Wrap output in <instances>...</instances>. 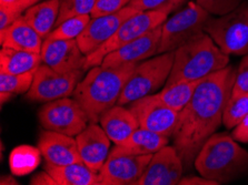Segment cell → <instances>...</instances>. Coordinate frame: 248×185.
I'll return each instance as SVG.
<instances>
[{"label":"cell","instance_id":"d6986e66","mask_svg":"<svg viewBox=\"0 0 248 185\" xmlns=\"http://www.w3.org/2000/svg\"><path fill=\"white\" fill-rule=\"evenodd\" d=\"M100 126L116 145L122 144L139 128L134 113L124 105L116 104L101 114Z\"/></svg>","mask_w":248,"mask_h":185},{"label":"cell","instance_id":"8fae6325","mask_svg":"<svg viewBox=\"0 0 248 185\" xmlns=\"http://www.w3.org/2000/svg\"><path fill=\"white\" fill-rule=\"evenodd\" d=\"M153 154L135 156L112 149L99 171L100 185H137Z\"/></svg>","mask_w":248,"mask_h":185},{"label":"cell","instance_id":"9c48e42d","mask_svg":"<svg viewBox=\"0 0 248 185\" xmlns=\"http://www.w3.org/2000/svg\"><path fill=\"white\" fill-rule=\"evenodd\" d=\"M45 130L76 137L90 123L87 113L74 98L69 97L46 102L38 112Z\"/></svg>","mask_w":248,"mask_h":185},{"label":"cell","instance_id":"2e32d148","mask_svg":"<svg viewBox=\"0 0 248 185\" xmlns=\"http://www.w3.org/2000/svg\"><path fill=\"white\" fill-rule=\"evenodd\" d=\"M161 38V26L153 29L138 39L120 47L105 57L101 62L103 67H119L126 63L140 62L157 55Z\"/></svg>","mask_w":248,"mask_h":185},{"label":"cell","instance_id":"7402d4cb","mask_svg":"<svg viewBox=\"0 0 248 185\" xmlns=\"http://www.w3.org/2000/svg\"><path fill=\"white\" fill-rule=\"evenodd\" d=\"M45 170L58 185H100L99 173L93 171L84 162L68 165H54L46 162Z\"/></svg>","mask_w":248,"mask_h":185},{"label":"cell","instance_id":"30bf717a","mask_svg":"<svg viewBox=\"0 0 248 185\" xmlns=\"http://www.w3.org/2000/svg\"><path fill=\"white\" fill-rule=\"evenodd\" d=\"M84 72L81 69L59 73L44 63L37 68L32 85L26 97L31 101L50 102L73 96Z\"/></svg>","mask_w":248,"mask_h":185},{"label":"cell","instance_id":"4316f807","mask_svg":"<svg viewBox=\"0 0 248 185\" xmlns=\"http://www.w3.org/2000/svg\"><path fill=\"white\" fill-rule=\"evenodd\" d=\"M37 70V69H36ZM36 70L20 74L0 72V101L1 105L15 94L27 93L31 88Z\"/></svg>","mask_w":248,"mask_h":185},{"label":"cell","instance_id":"5bb4252c","mask_svg":"<svg viewBox=\"0 0 248 185\" xmlns=\"http://www.w3.org/2000/svg\"><path fill=\"white\" fill-rule=\"evenodd\" d=\"M184 164L174 146H164L154 153L147 169L137 185L179 184L184 173Z\"/></svg>","mask_w":248,"mask_h":185},{"label":"cell","instance_id":"8992f818","mask_svg":"<svg viewBox=\"0 0 248 185\" xmlns=\"http://www.w3.org/2000/svg\"><path fill=\"white\" fill-rule=\"evenodd\" d=\"M175 51L157 55L138 63L120 94L117 104L126 105L156 92L166 85L174 63Z\"/></svg>","mask_w":248,"mask_h":185},{"label":"cell","instance_id":"4fadbf2b","mask_svg":"<svg viewBox=\"0 0 248 185\" xmlns=\"http://www.w3.org/2000/svg\"><path fill=\"white\" fill-rule=\"evenodd\" d=\"M137 13V9L127 6L116 14L90 19L84 31L76 39L82 54L88 56L96 51L115 35L124 21Z\"/></svg>","mask_w":248,"mask_h":185},{"label":"cell","instance_id":"ab89813d","mask_svg":"<svg viewBox=\"0 0 248 185\" xmlns=\"http://www.w3.org/2000/svg\"><path fill=\"white\" fill-rule=\"evenodd\" d=\"M16 1V0H0V6H6V5H10Z\"/></svg>","mask_w":248,"mask_h":185},{"label":"cell","instance_id":"5b68a950","mask_svg":"<svg viewBox=\"0 0 248 185\" xmlns=\"http://www.w3.org/2000/svg\"><path fill=\"white\" fill-rule=\"evenodd\" d=\"M175 8L176 6L174 3H169L158 9L138 11L137 14H133L123 22L115 35L107 43H105L93 54L86 56L84 70L87 71L90 68L100 66L105 57L109 55L110 52L138 39L139 37L146 35L153 29L159 27L166 21L168 14Z\"/></svg>","mask_w":248,"mask_h":185},{"label":"cell","instance_id":"f546056e","mask_svg":"<svg viewBox=\"0 0 248 185\" xmlns=\"http://www.w3.org/2000/svg\"><path fill=\"white\" fill-rule=\"evenodd\" d=\"M96 1L97 0H62L59 16L55 27L70 18L90 14Z\"/></svg>","mask_w":248,"mask_h":185},{"label":"cell","instance_id":"8d00e7d4","mask_svg":"<svg viewBox=\"0 0 248 185\" xmlns=\"http://www.w3.org/2000/svg\"><path fill=\"white\" fill-rule=\"evenodd\" d=\"M40 0H16V1L10 3V5H6L3 7H8L11 10L16 11V13L22 14L25 13L26 9H28L29 7H31L36 3H38Z\"/></svg>","mask_w":248,"mask_h":185},{"label":"cell","instance_id":"4dcf8cb0","mask_svg":"<svg viewBox=\"0 0 248 185\" xmlns=\"http://www.w3.org/2000/svg\"><path fill=\"white\" fill-rule=\"evenodd\" d=\"M246 0H196L202 9L213 17H221L235 10Z\"/></svg>","mask_w":248,"mask_h":185},{"label":"cell","instance_id":"ba28073f","mask_svg":"<svg viewBox=\"0 0 248 185\" xmlns=\"http://www.w3.org/2000/svg\"><path fill=\"white\" fill-rule=\"evenodd\" d=\"M212 17L197 2L190 1L174 16L161 25L160 44L157 55L176 51L177 49L197 36L204 32L208 20Z\"/></svg>","mask_w":248,"mask_h":185},{"label":"cell","instance_id":"7a4b0ae2","mask_svg":"<svg viewBox=\"0 0 248 185\" xmlns=\"http://www.w3.org/2000/svg\"><path fill=\"white\" fill-rule=\"evenodd\" d=\"M137 65V62H131L112 68L101 65L90 68L73 93V98L87 113L90 122H99L101 114L117 104Z\"/></svg>","mask_w":248,"mask_h":185},{"label":"cell","instance_id":"cb8c5ba5","mask_svg":"<svg viewBox=\"0 0 248 185\" xmlns=\"http://www.w3.org/2000/svg\"><path fill=\"white\" fill-rule=\"evenodd\" d=\"M41 62L40 54L15 50L10 48H1L0 51V72L9 74H20L36 70Z\"/></svg>","mask_w":248,"mask_h":185},{"label":"cell","instance_id":"7c38bea8","mask_svg":"<svg viewBox=\"0 0 248 185\" xmlns=\"http://www.w3.org/2000/svg\"><path fill=\"white\" fill-rule=\"evenodd\" d=\"M129 110L136 116L140 128L172 138L179 112L164 104L157 94L131 102Z\"/></svg>","mask_w":248,"mask_h":185},{"label":"cell","instance_id":"836d02e7","mask_svg":"<svg viewBox=\"0 0 248 185\" xmlns=\"http://www.w3.org/2000/svg\"><path fill=\"white\" fill-rule=\"evenodd\" d=\"M169 3H174V0H131L128 6L133 7L138 11H146L158 9L169 5Z\"/></svg>","mask_w":248,"mask_h":185},{"label":"cell","instance_id":"603a6c76","mask_svg":"<svg viewBox=\"0 0 248 185\" xmlns=\"http://www.w3.org/2000/svg\"><path fill=\"white\" fill-rule=\"evenodd\" d=\"M62 0H45L36 3L22 14L25 20L39 33L44 40L55 28L59 16Z\"/></svg>","mask_w":248,"mask_h":185},{"label":"cell","instance_id":"9a60e30c","mask_svg":"<svg viewBox=\"0 0 248 185\" xmlns=\"http://www.w3.org/2000/svg\"><path fill=\"white\" fill-rule=\"evenodd\" d=\"M43 62L59 73L84 70L86 56L82 54L76 39L44 40L41 48ZM85 71V70H84Z\"/></svg>","mask_w":248,"mask_h":185},{"label":"cell","instance_id":"ac0fdd59","mask_svg":"<svg viewBox=\"0 0 248 185\" xmlns=\"http://www.w3.org/2000/svg\"><path fill=\"white\" fill-rule=\"evenodd\" d=\"M38 148L47 163L68 165L82 162L76 139L70 135L46 130L41 132Z\"/></svg>","mask_w":248,"mask_h":185},{"label":"cell","instance_id":"484cf974","mask_svg":"<svg viewBox=\"0 0 248 185\" xmlns=\"http://www.w3.org/2000/svg\"><path fill=\"white\" fill-rule=\"evenodd\" d=\"M39 148L31 145H20L11 151L9 157L10 171L14 175L22 176L35 171L40 163Z\"/></svg>","mask_w":248,"mask_h":185},{"label":"cell","instance_id":"52a82bcc","mask_svg":"<svg viewBox=\"0 0 248 185\" xmlns=\"http://www.w3.org/2000/svg\"><path fill=\"white\" fill-rule=\"evenodd\" d=\"M210 38L226 55L248 54V0L221 17H210L205 27Z\"/></svg>","mask_w":248,"mask_h":185},{"label":"cell","instance_id":"e0dca14e","mask_svg":"<svg viewBox=\"0 0 248 185\" xmlns=\"http://www.w3.org/2000/svg\"><path fill=\"white\" fill-rule=\"evenodd\" d=\"M81 160L93 171L99 173L109 156L110 139L97 123L90 122L84 131L76 135Z\"/></svg>","mask_w":248,"mask_h":185},{"label":"cell","instance_id":"d4e9b609","mask_svg":"<svg viewBox=\"0 0 248 185\" xmlns=\"http://www.w3.org/2000/svg\"><path fill=\"white\" fill-rule=\"evenodd\" d=\"M201 80L183 81L171 85H165V88L157 93V97L167 107L180 112L190 101Z\"/></svg>","mask_w":248,"mask_h":185},{"label":"cell","instance_id":"e575fe53","mask_svg":"<svg viewBox=\"0 0 248 185\" xmlns=\"http://www.w3.org/2000/svg\"><path fill=\"white\" fill-rule=\"evenodd\" d=\"M232 137L238 142L248 143V114L237 127L234 128Z\"/></svg>","mask_w":248,"mask_h":185},{"label":"cell","instance_id":"60d3db41","mask_svg":"<svg viewBox=\"0 0 248 185\" xmlns=\"http://www.w3.org/2000/svg\"><path fill=\"white\" fill-rule=\"evenodd\" d=\"M184 1V0H174V3H175V6L177 7V6H179L180 3H182Z\"/></svg>","mask_w":248,"mask_h":185},{"label":"cell","instance_id":"3957f363","mask_svg":"<svg viewBox=\"0 0 248 185\" xmlns=\"http://www.w3.org/2000/svg\"><path fill=\"white\" fill-rule=\"evenodd\" d=\"M194 167L206 179L229 183L248 173V152L227 133H214L198 152Z\"/></svg>","mask_w":248,"mask_h":185},{"label":"cell","instance_id":"d6a6232c","mask_svg":"<svg viewBox=\"0 0 248 185\" xmlns=\"http://www.w3.org/2000/svg\"><path fill=\"white\" fill-rule=\"evenodd\" d=\"M245 92H248V54L245 55L239 63L232 94Z\"/></svg>","mask_w":248,"mask_h":185},{"label":"cell","instance_id":"f1b7e54d","mask_svg":"<svg viewBox=\"0 0 248 185\" xmlns=\"http://www.w3.org/2000/svg\"><path fill=\"white\" fill-rule=\"evenodd\" d=\"M90 14L70 18L68 20L62 22L57 27L51 30V32L46 38L47 40H71L77 39V37L84 31L86 26L89 24Z\"/></svg>","mask_w":248,"mask_h":185},{"label":"cell","instance_id":"277c9868","mask_svg":"<svg viewBox=\"0 0 248 185\" xmlns=\"http://www.w3.org/2000/svg\"><path fill=\"white\" fill-rule=\"evenodd\" d=\"M228 63V55L220 50L207 32H201L175 51L174 63L165 85L201 80L226 68Z\"/></svg>","mask_w":248,"mask_h":185},{"label":"cell","instance_id":"f35d334b","mask_svg":"<svg viewBox=\"0 0 248 185\" xmlns=\"http://www.w3.org/2000/svg\"><path fill=\"white\" fill-rule=\"evenodd\" d=\"M0 184L1 185H18V181L16 177L13 175H1L0 179Z\"/></svg>","mask_w":248,"mask_h":185},{"label":"cell","instance_id":"ffe728a7","mask_svg":"<svg viewBox=\"0 0 248 185\" xmlns=\"http://www.w3.org/2000/svg\"><path fill=\"white\" fill-rule=\"evenodd\" d=\"M44 38L25 20L24 16L17 19L9 27L0 31L1 47L15 49V50L28 51L40 54L43 48Z\"/></svg>","mask_w":248,"mask_h":185},{"label":"cell","instance_id":"83f0119b","mask_svg":"<svg viewBox=\"0 0 248 185\" xmlns=\"http://www.w3.org/2000/svg\"><path fill=\"white\" fill-rule=\"evenodd\" d=\"M248 114V92L232 94L224 109L223 123L226 129H234Z\"/></svg>","mask_w":248,"mask_h":185},{"label":"cell","instance_id":"44dd1931","mask_svg":"<svg viewBox=\"0 0 248 185\" xmlns=\"http://www.w3.org/2000/svg\"><path fill=\"white\" fill-rule=\"evenodd\" d=\"M170 138L166 135L156 133L144 128L139 127L125 142L119 145H115V150L122 153L144 156L158 152L164 146L168 145Z\"/></svg>","mask_w":248,"mask_h":185},{"label":"cell","instance_id":"d590c367","mask_svg":"<svg viewBox=\"0 0 248 185\" xmlns=\"http://www.w3.org/2000/svg\"><path fill=\"white\" fill-rule=\"evenodd\" d=\"M30 184L31 185H58L57 181L52 177L46 170L37 173L33 175L30 180Z\"/></svg>","mask_w":248,"mask_h":185},{"label":"cell","instance_id":"74e56055","mask_svg":"<svg viewBox=\"0 0 248 185\" xmlns=\"http://www.w3.org/2000/svg\"><path fill=\"white\" fill-rule=\"evenodd\" d=\"M180 185H219L215 181L208 180L206 177H197V176H187L182 177L179 182Z\"/></svg>","mask_w":248,"mask_h":185},{"label":"cell","instance_id":"1f68e13d","mask_svg":"<svg viewBox=\"0 0 248 185\" xmlns=\"http://www.w3.org/2000/svg\"><path fill=\"white\" fill-rule=\"evenodd\" d=\"M130 1L131 0H97L90 17L97 18L116 14L128 6Z\"/></svg>","mask_w":248,"mask_h":185},{"label":"cell","instance_id":"6da1fadb","mask_svg":"<svg viewBox=\"0 0 248 185\" xmlns=\"http://www.w3.org/2000/svg\"><path fill=\"white\" fill-rule=\"evenodd\" d=\"M237 70L232 66L202 79L186 107L179 112L172 140L184 168L190 169L204 143L223 123Z\"/></svg>","mask_w":248,"mask_h":185}]
</instances>
